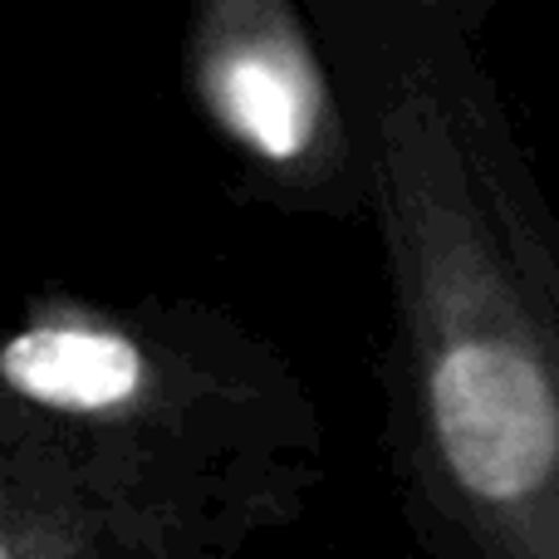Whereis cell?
Instances as JSON below:
<instances>
[{"mask_svg":"<svg viewBox=\"0 0 559 559\" xmlns=\"http://www.w3.org/2000/svg\"><path fill=\"white\" fill-rule=\"evenodd\" d=\"M368 157L383 456L423 559H559V216L472 0H305Z\"/></svg>","mask_w":559,"mask_h":559,"instance_id":"obj_1","label":"cell"},{"mask_svg":"<svg viewBox=\"0 0 559 559\" xmlns=\"http://www.w3.org/2000/svg\"><path fill=\"white\" fill-rule=\"evenodd\" d=\"M319 476L309 383L226 309L49 285L0 314V511L88 491H236L305 515Z\"/></svg>","mask_w":559,"mask_h":559,"instance_id":"obj_2","label":"cell"},{"mask_svg":"<svg viewBox=\"0 0 559 559\" xmlns=\"http://www.w3.org/2000/svg\"><path fill=\"white\" fill-rule=\"evenodd\" d=\"M182 84L236 157V192L314 222H364L368 157L314 20L295 0H202Z\"/></svg>","mask_w":559,"mask_h":559,"instance_id":"obj_3","label":"cell"},{"mask_svg":"<svg viewBox=\"0 0 559 559\" xmlns=\"http://www.w3.org/2000/svg\"><path fill=\"white\" fill-rule=\"evenodd\" d=\"M299 511L236 491H88L0 511V559H236Z\"/></svg>","mask_w":559,"mask_h":559,"instance_id":"obj_4","label":"cell"}]
</instances>
